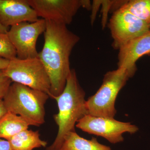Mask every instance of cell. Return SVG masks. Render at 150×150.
Masks as SVG:
<instances>
[{"mask_svg":"<svg viewBox=\"0 0 150 150\" xmlns=\"http://www.w3.org/2000/svg\"><path fill=\"white\" fill-rule=\"evenodd\" d=\"M44 43L38 58L46 69L51 81L49 97L59 96L64 88L69 74L70 57L80 38L67 25L46 21Z\"/></svg>","mask_w":150,"mask_h":150,"instance_id":"cell-1","label":"cell"},{"mask_svg":"<svg viewBox=\"0 0 150 150\" xmlns=\"http://www.w3.org/2000/svg\"><path fill=\"white\" fill-rule=\"evenodd\" d=\"M54 99L59 108L58 113L54 116L59 130L54 143L47 150H60L66 135L76 131V123L88 114L85 92L80 85L75 69H71L63 92Z\"/></svg>","mask_w":150,"mask_h":150,"instance_id":"cell-2","label":"cell"},{"mask_svg":"<svg viewBox=\"0 0 150 150\" xmlns=\"http://www.w3.org/2000/svg\"><path fill=\"white\" fill-rule=\"evenodd\" d=\"M49 95L43 92L13 82L3 101L8 112L20 115L30 126H39L45 122V104Z\"/></svg>","mask_w":150,"mask_h":150,"instance_id":"cell-3","label":"cell"},{"mask_svg":"<svg viewBox=\"0 0 150 150\" xmlns=\"http://www.w3.org/2000/svg\"><path fill=\"white\" fill-rule=\"evenodd\" d=\"M135 74L119 68L106 73L99 89L86 100L88 115L114 118L117 113L115 105L118 94Z\"/></svg>","mask_w":150,"mask_h":150,"instance_id":"cell-4","label":"cell"},{"mask_svg":"<svg viewBox=\"0 0 150 150\" xmlns=\"http://www.w3.org/2000/svg\"><path fill=\"white\" fill-rule=\"evenodd\" d=\"M6 76L13 82L21 84L50 95L51 84L43 64L38 57L22 59L16 57L10 61Z\"/></svg>","mask_w":150,"mask_h":150,"instance_id":"cell-5","label":"cell"},{"mask_svg":"<svg viewBox=\"0 0 150 150\" xmlns=\"http://www.w3.org/2000/svg\"><path fill=\"white\" fill-rule=\"evenodd\" d=\"M76 126L86 133L103 137L113 144L123 142L124 133L133 134L139 130L137 126L130 122H121L114 118L88 114L79 120Z\"/></svg>","mask_w":150,"mask_h":150,"instance_id":"cell-6","label":"cell"},{"mask_svg":"<svg viewBox=\"0 0 150 150\" xmlns=\"http://www.w3.org/2000/svg\"><path fill=\"white\" fill-rule=\"evenodd\" d=\"M109 29L116 49L132 39L144 35L150 30L149 24L137 17L123 6L116 10L110 18Z\"/></svg>","mask_w":150,"mask_h":150,"instance_id":"cell-7","label":"cell"},{"mask_svg":"<svg viewBox=\"0 0 150 150\" xmlns=\"http://www.w3.org/2000/svg\"><path fill=\"white\" fill-rule=\"evenodd\" d=\"M46 28V20L42 18L34 22L21 23L10 27L7 34L15 48L17 58L24 59L38 57L36 43Z\"/></svg>","mask_w":150,"mask_h":150,"instance_id":"cell-8","label":"cell"},{"mask_svg":"<svg viewBox=\"0 0 150 150\" xmlns=\"http://www.w3.org/2000/svg\"><path fill=\"white\" fill-rule=\"evenodd\" d=\"M38 16L56 23L70 24L81 7L83 0H28Z\"/></svg>","mask_w":150,"mask_h":150,"instance_id":"cell-9","label":"cell"},{"mask_svg":"<svg viewBox=\"0 0 150 150\" xmlns=\"http://www.w3.org/2000/svg\"><path fill=\"white\" fill-rule=\"evenodd\" d=\"M38 19L28 0H0V23L6 27L24 22H34Z\"/></svg>","mask_w":150,"mask_h":150,"instance_id":"cell-10","label":"cell"},{"mask_svg":"<svg viewBox=\"0 0 150 150\" xmlns=\"http://www.w3.org/2000/svg\"><path fill=\"white\" fill-rule=\"evenodd\" d=\"M118 50V68L136 73L137 61L142 56L150 54V30L130 40Z\"/></svg>","mask_w":150,"mask_h":150,"instance_id":"cell-11","label":"cell"},{"mask_svg":"<svg viewBox=\"0 0 150 150\" xmlns=\"http://www.w3.org/2000/svg\"><path fill=\"white\" fill-rule=\"evenodd\" d=\"M13 150H33L45 147L47 142L40 139L38 131L28 129L23 131L7 140Z\"/></svg>","mask_w":150,"mask_h":150,"instance_id":"cell-12","label":"cell"},{"mask_svg":"<svg viewBox=\"0 0 150 150\" xmlns=\"http://www.w3.org/2000/svg\"><path fill=\"white\" fill-rule=\"evenodd\" d=\"M59 150H111L108 146L102 144L95 137L87 140L81 137L76 131L66 135Z\"/></svg>","mask_w":150,"mask_h":150,"instance_id":"cell-13","label":"cell"},{"mask_svg":"<svg viewBox=\"0 0 150 150\" xmlns=\"http://www.w3.org/2000/svg\"><path fill=\"white\" fill-rule=\"evenodd\" d=\"M30 123L21 116L8 112L0 119V138L8 140L28 129Z\"/></svg>","mask_w":150,"mask_h":150,"instance_id":"cell-14","label":"cell"},{"mask_svg":"<svg viewBox=\"0 0 150 150\" xmlns=\"http://www.w3.org/2000/svg\"><path fill=\"white\" fill-rule=\"evenodd\" d=\"M123 6L135 16L150 25V0L126 1Z\"/></svg>","mask_w":150,"mask_h":150,"instance_id":"cell-15","label":"cell"},{"mask_svg":"<svg viewBox=\"0 0 150 150\" xmlns=\"http://www.w3.org/2000/svg\"><path fill=\"white\" fill-rule=\"evenodd\" d=\"M0 57L9 60L17 57L15 48L7 34L0 33Z\"/></svg>","mask_w":150,"mask_h":150,"instance_id":"cell-16","label":"cell"},{"mask_svg":"<svg viewBox=\"0 0 150 150\" xmlns=\"http://www.w3.org/2000/svg\"><path fill=\"white\" fill-rule=\"evenodd\" d=\"M11 80L0 70V99H3L12 84Z\"/></svg>","mask_w":150,"mask_h":150,"instance_id":"cell-17","label":"cell"},{"mask_svg":"<svg viewBox=\"0 0 150 150\" xmlns=\"http://www.w3.org/2000/svg\"><path fill=\"white\" fill-rule=\"evenodd\" d=\"M0 150H13L9 142L7 140L0 138Z\"/></svg>","mask_w":150,"mask_h":150,"instance_id":"cell-18","label":"cell"},{"mask_svg":"<svg viewBox=\"0 0 150 150\" xmlns=\"http://www.w3.org/2000/svg\"><path fill=\"white\" fill-rule=\"evenodd\" d=\"M10 60L0 57V70L5 69L8 67Z\"/></svg>","mask_w":150,"mask_h":150,"instance_id":"cell-19","label":"cell"},{"mask_svg":"<svg viewBox=\"0 0 150 150\" xmlns=\"http://www.w3.org/2000/svg\"><path fill=\"white\" fill-rule=\"evenodd\" d=\"M7 112L8 110L5 106L3 100L0 99V119Z\"/></svg>","mask_w":150,"mask_h":150,"instance_id":"cell-20","label":"cell"},{"mask_svg":"<svg viewBox=\"0 0 150 150\" xmlns=\"http://www.w3.org/2000/svg\"><path fill=\"white\" fill-rule=\"evenodd\" d=\"M10 28L4 26L0 23V33L7 34Z\"/></svg>","mask_w":150,"mask_h":150,"instance_id":"cell-21","label":"cell"},{"mask_svg":"<svg viewBox=\"0 0 150 150\" xmlns=\"http://www.w3.org/2000/svg\"><path fill=\"white\" fill-rule=\"evenodd\" d=\"M149 26H150V25H149Z\"/></svg>","mask_w":150,"mask_h":150,"instance_id":"cell-22","label":"cell"}]
</instances>
